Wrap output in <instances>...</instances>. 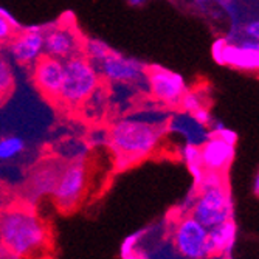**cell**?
Listing matches in <instances>:
<instances>
[{
	"label": "cell",
	"mask_w": 259,
	"mask_h": 259,
	"mask_svg": "<svg viewBox=\"0 0 259 259\" xmlns=\"http://www.w3.org/2000/svg\"><path fill=\"white\" fill-rule=\"evenodd\" d=\"M211 135L219 137V138L228 141V143H231V145H236V141H238V134L227 129L222 123H214V131L211 132Z\"/></svg>",
	"instance_id": "44dd1931"
},
{
	"label": "cell",
	"mask_w": 259,
	"mask_h": 259,
	"mask_svg": "<svg viewBox=\"0 0 259 259\" xmlns=\"http://www.w3.org/2000/svg\"><path fill=\"white\" fill-rule=\"evenodd\" d=\"M19 28V23L7 11L0 10V47L8 45V42Z\"/></svg>",
	"instance_id": "d6986e66"
},
{
	"label": "cell",
	"mask_w": 259,
	"mask_h": 259,
	"mask_svg": "<svg viewBox=\"0 0 259 259\" xmlns=\"http://www.w3.org/2000/svg\"><path fill=\"white\" fill-rule=\"evenodd\" d=\"M31 79L44 100L53 106H58L64 79V61L42 53L33 64Z\"/></svg>",
	"instance_id": "30bf717a"
},
{
	"label": "cell",
	"mask_w": 259,
	"mask_h": 259,
	"mask_svg": "<svg viewBox=\"0 0 259 259\" xmlns=\"http://www.w3.org/2000/svg\"><path fill=\"white\" fill-rule=\"evenodd\" d=\"M193 118L200 124V126H211V115L206 106L199 107L197 110H194L193 113H190Z\"/></svg>",
	"instance_id": "cb8c5ba5"
},
{
	"label": "cell",
	"mask_w": 259,
	"mask_h": 259,
	"mask_svg": "<svg viewBox=\"0 0 259 259\" xmlns=\"http://www.w3.org/2000/svg\"><path fill=\"white\" fill-rule=\"evenodd\" d=\"M103 78L98 70L82 53L64 61V79L61 85L58 109L70 113H79L84 103L98 89Z\"/></svg>",
	"instance_id": "277c9868"
},
{
	"label": "cell",
	"mask_w": 259,
	"mask_h": 259,
	"mask_svg": "<svg viewBox=\"0 0 259 259\" xmlns=\"http://www.w3.org/2000/svg\"><path fill=\"white\" fill-rule=\"evenodd\" d=\"M172 242L177 253L190 259L211 257L208 228L203 227L191 213L177 219Z\"/></svg>",
	"instance_id": "ba28073f"
},
{
	"label": "cell",
	"mask_w": 259,
	"mask_h": 259,
	"mask_svg": "<svg viewBox=\"0 0 259 259\" xmlns=\"http://www.w3.org/2000/svg\"><path fill=\"white\" fill-rule=\"evenodd\" d=\"M236 145H231L228 141L209 135V140H206L200 149V161L205 171H213V172H225L228 171L230 164L234 160V154H236Z\"/></svg>",
	"instance_id": "4fadbf2b"
},
{
	"label": "cell",
	"mask_w": 259,
	"mask_h": 259,
	"mask_svg": "<svg viewBox=\"0 0 259 259\" xmlns=\"http://www.w3.org/2000/svg\"><path fill=\"white\" fill-rule=\"evenodd\" d=\"M4 104H5V101H2V100H0V107H2Z\"/></svg>",
	"instance_id": "f546056e"
},
{
	"label": "cell",
	"mask_w": 259,
	"mask_h": 259,
	"mask_svg": "<svg viewBox=\"0 0 259 259\" xmlns=\"http://www.w3.org/2000/svg\"><path fill=\"white\" fill-rule=\"evenodd\" d=\"M44 31L45 28L39 27L19 28L11 37L8 49L19 65L31 67L44 53Z\"/></svg>",
	"instance_id": "7c38bea8"
},
{
	"label": "cell",
	"mask_w": 259,
	"mask_h": 259,
	"mask_svg": "<svg viewBox=\"0 0 259 259\" xmlns=\"http://www.w3.org/2000/svg\"><path fill=\"white\" fill-rule=\"evenodd\" d=\"M25 149V141L16 135L0 137V161H8L20 155Z\"/></svg>",
	"instance_id": "e0dca14e"
},
{
	"label": "cell",
	"mask_w": 259,
	"mask_h": 259,
	"mask_svg": "<svg viewBox=\"0 0 259 259\" xmlns=\"http://www.w3.org/2000/svg\"><path fill=\"white\" fill-rule=\"evenodd\" d=\"M16 197L11 194V191L8 190V188H5L2 183H0V211L5 209Z\"/></svg>",
	"instance_id": "d4e9b609"
},
{
	"label": "cell",
	"mask_w": 259,
	"mask_h": 259,
	"mask_svg": "<svg viewBox=\"0 0 259 259\" xmlns=\"http://www.w3.org/2000/svg\"><path fill=\"white\" fill-rule=\"evenodd\" d=\"M203 103H205V100L202 98V93L199 90H186L185 95L182 97L179 107L188 113H193L199 107H203L205 106Z\"/></svg>",
	"instance_id": "ffe728a7"
},
{
	"label": "cell",
	"mask_w": 259,
	"mask_h": 259,
	"mask_svg": "<svg viewBox=\"0 0 259 259\" xmlns=\"http://www.w3.org/2000/svg\"><path fill=\"white\" fill-rule=\"evenodd\" d=\"M127 2H129L131 5L137 7V5H141V4H145V0H127Z\"/></svg>",
	"instance_id": "f1b7e54d"
},
{
	"label": "cell",
	"mask_w": 259,
	"mask_h": 259,
	"mask_svg": "<svg viewBox=\"0 0 259 259\" xmlns=\"http://www.w3.org/2000/svg\"><path fill=\"white\" fill-rule=\"evenodd\" d=\"M238 227L233 219H228L213 228H208L211 257H230L236 242Z\"/></svg>",
	"instance_id": "5bb4252c"
},
{
	"label": "cell",
	"mask_w": 259,
	"mask_h": 259,
	"mask_svg": "<svg viewBox=\"0 0 259 259\" xmlns=\"http://www.w3.org/2000/svg\"><path fill=\"white\" fill-rule=\"evenodd\" d=\"M253 193H254L256 197H259V172H257V176L254 179V183H253Z\"/></svg>",
	"instance_id": "83f0119b"
},
{
	"label": "cell",
	"mask_w": 259,
	"mask_h": 259,
	"mask_svg": "<svg viewBox=\"0 0 259 259\" xmlns=\"http://www.w3.org/2000/svg\"><path fill=\"white\" fill-rule=\"evenodd\" d=\"M65 164L67 160H64V157H59L56 154L44 155L40 160H37L30 168L25 180V186H23V190H25V200L34 203V200L44 196H52Z\"/></svg>",
	"instance_id": "52a82bcc"
},
{
	"label": "cell",
	"mask_w": 259,
	"mask_h": 259,
	"mask_svg": "<svg viewBox=\"0 0 259 259\" xmlns=\"http://www.w3.org/2000/svg\"><path fill=\"white\" fill-rule=\"evenodd\" d=\"M97 160L89 154H81L68 160L52 193L53 203L61 214H72L89 199L92 180L97 176Z\"/></svg>",
	"instance_id": "3957f363"
},
{
	"label": "cell",
	"mask_w": 259,
	"mask_h": 259,
	"mask_svg": "<svg viewBox=\"0 0 259 259\" xmlns=\"http://www.w3.org/2000/svg\"><path fill=\"white\" fill-rule=\"evenodd\" d=\"M245 33H247V36H248L250 39L259 40V20L248 23V25L245 27Z\"/></svg>",
	"instance_id": "484cf974"
},
{
	"label": "cell",
	"mask_w": 259,
	"mask_h": 259,
	"mask_svg": "<svg viewBox=\"0 0 259 259\" xmlns=\"http://www.w3.org/2000/svg\"><path fill=\"white\" fill-rule=\"evenodd\" d=\"M196 190L199 191V197L191 208V214L203 227L213 228L233 219V200L225 185V172L206 171Z\"/></svg>",
	"instance_id": "5b68a950"
},
{
	"label": "cell",
	"mask_w": 259,
	"mask_h": 259,
	"mask_svg": "<svg viewBox=\"0 0 259 259\" xmlns=\"http://www.w3.org/2000/svg\"><path fill=\"white\" fill-rule=\"evenodd\" d=\"M84 36L76 27L72 14L62 16L44 31V53L61 61L82 53Z\"/></svg>",
	"instance_id": "8992f818"
},
{
	"label": "cell",
	"mask_w": 259,
	"mask_h": 259,
	"mask_svg": "<svg viewBox=\"0 0 259 259\" xmlns=\"http://www.w3.org/2000/svg\"><path fill=\"white\" fill-rule=\"evenodd\" d=\"M183 154H185V160L188 163V166H190V164H202L199 146H196V145H188L185 148V152Z\"/></svg>",
	"instance_id": "7402d4cb"
},
{
	"label": "cell",
	"mask_w": 259,
	"mask_h": 259,
	"mask_svg": "<svg viewBox=\"0 0 259 259\" xmlns=\"http://www.w3.org/2000/svg\"><path fill=\"white\" fill-rule=\"evenodd\" d=\"M227 44H228V40L224 39V37H221V39H218V40L213 44V47H211V55H213V59H214L219 65H222L224 50H225Z\"/></svg>",
	"instance_id": "603a6c76"
},
{
	"label": "cell",
	"mask_w": 259,
	"mask_h": 259,
	"mask_svg": "<svg viewBox=\"0 0 259 259\" xmlns=\"http://www.w3.org/2000/svg\"><path fill=\"white\" fill-rule=\"evenodd\" d=\"M0 241L17 257H49L53 253L52 224L37 214L34 203L14 199L0 211Z\"/></svg>",
	"instance_id": "6da1fadb"
},
{
	"label": "cell",
	"mask_w": 259,
	"mask_h": 259,
	"mask_svg": "<svg viewBox=\"0 0 259 259\" xmlns=\"http://www.w3.org/2000/svg\"><path fill=\"white\" fill-rule=\"evenodd\" d=\"M222 65L245 70V72H259V52L244 42L239 45L228 42L224 50Z\"/></svg>",
	"instance_id": "9a60e30c"
},
{
	"label": "cell",
	"mask_w": 259,
	"mask_h": 259,
	"mask_svg": "<svg viewBox=\"0 0 259 259\" xmlns=\"http://www.w3.org/2000/svg\"><path fill=\"white\" fill-rule=\"evenodd\" d=\"M98 70L100 76L106 82H121V84H138L145 78V67L141 62L126 58L113 50H109L98 62L93 64Z\"/></svg>",
	"instance_id": "8fae6325"
},
{
	"label": "cell",
	"mask_w": 259,
	"mask_h": 259,
	"mask_svg": "<svg viewBox=\"0 0 259 259\" xmlns=\"http://www.w3.org/2000/svg\"><path fill=\"white\" fill-rule=\"evenodd\" d=\"M145 78L149 84V92L154 101L163 106L179 107L182 97L185 95L186 84L179 73H174L160 65H146Z\"/></svg>",
	"instance_id": "9c48e42d"
},
{
	"label": "cell",
	"mask_w": 259,
	"mask_h": 259,
	"mask_svg": "<svg viewBox=\"0 0 259 259\" xmlns=\"http://www.w3.org/2000/svg\"><path fill=\"white\" fill-rule=\"evenodd\" d=\"M13 257H16L13 253H11V250L0 241V259H13Z\"/></svg>",
	"instance_id": "4316f807"
},
{
	"label": "cell",
	"mask_w": 259,
	"mask_h": 259,
	"mask_svg": "<svg viewBox=\"0 0 259 259\" xmlns=\"http://www.w3.org/2000/svg\"><path fill=\"white\" fill-rule=\"evenodd\" d=\"M164 126L137 118L113 121L106 132V143L113 155V166L124 171L149 158L160 146Z\"/></svg>",
	"instance_id": "7a4b0ae2"
},
{
	"label": "cell",
	"mask_w": 259,
	"mask_h": 259,
	"mask_svg": "<svg viewBox=\"0 0 259 259\" xmlns=\"http://www.w3.org/2000/svg\"><path fill=\"white\" fill-rule=\"evenodd\" d=\"M109 47L101 42V40H97V39H84V44H82V55L92 62L95 64L98 62L103 56H106L109 53Z\"/></svg>",
	"instance_id": "ac0fdd59"
},
{
	"label": "cell",
	"mask_w": 259,
	"mask_h": 259,
	"mask_svg": "<svg viewBox=\"0 0 259 259\" xmlns=\"http://www.w3.org/2000/svg\"><path fill=\"white\" fill-rule=\"evenodd\" d=\"M16 78L13 73V67L10 59L0 52V100L8 101L14 93Z\"/></svg>",
	"instance_id": "2e32d148"
}]
</instances>
